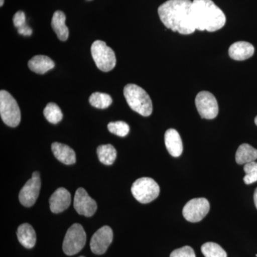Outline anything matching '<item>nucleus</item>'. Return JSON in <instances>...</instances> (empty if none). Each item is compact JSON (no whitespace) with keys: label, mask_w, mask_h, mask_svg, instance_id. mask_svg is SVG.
<instances>
[{"label":"nucleus","mask_w":257,"mask_h":257,"mask_svg":"<svg viewBox=\"0 0 257 257\" xmlns=\"http://www.w3.org/2000/svg\"><path fill=\"white\" fill-rule=\"evenodd\" d=\"M74 207L80 215L90 217L95 214L97 204L94 199L89 197L85 189L79 188L74 195Z\"/></svg>","instance_id":"11"},{"label":"nucleus","mask_w":257,"mask_h":257,"mask_svg":"<svg viewBox=\"0 0 257 257\" xmlns=\"http://www.w3.org/2000/svg\"><path fill=\"white\" fill-rule=\"evenodd\" d=\"M96 153L99 161L105 165H112L117 155L116 150L111 145H100L97 147Z\"/></svg>","instance_id":"21"},{"label":"nucleus","mask_w":257,"mask_h":257,"mask_svg":"<svg viewBox=\"0 0 257 257\" xmlns=\"http://www.w3.org/2000/svg\"><path fill=\"white\" fill-rule=\"evenodd\" d=\"M41 188V179L38 172L32 174V177L20 190L19 199L23 206L31 207L36 202Z\"/></svg>","instance_id":"10"},{"label":"nucleus","mask_w":257,"mask_h":257,"mask_svg":"<svg viewBox=\"0 0 257 257\" xmlns=\"http://www.w3.org/2000/svg\"><path fill=\"white\" fill-rule=\"evenodd\" d=\"M0 115L5 124L16 127L21 121V111L17 101L9 92H0Z\"/></svg>","instance_id":"4"},{"label":"nucleus","mask_w":257,"mask_h":257,"mask_svg":"<svg viewBox=\"0 0 257 257\" xmlns=\"http://www.w3.org/2000/svg\"><path fill=\"white\" fill-rule=\"evenodd\" d=\"M52 151L56 158L64 165H72L76 162V154L71 147L64 144L54 143Z\"/></svg>","instance_id":"16"},{"label":"nucleus","mask_w":257,"mask_h":257,"mask_svg":"<svg viewBox=\"0 0 257 257\" xmlns=\"http://www.w3.org/2000/svg\"><path fill=\"white\" fill-rule=\"evenodd\" d=\"M245 172L243 182L246 184H251L257 182V162H251L246 164L243 167Z\"/></svg>","instance_id":"26"},{"label":"nucleus","mask_w":257,"mask_h":257,"mask_svg":"<svg viewBox=\"0 0 257 257\" xmlns=\"http://www.w3.org/2000/svg\"><path fill=\"white\" fill-rule=\"evenodd\" d=\"M165 142L167 151L172 157H178L183 152L182 139L177 130L170 128L165 135Z\"/></svg>","instance_id":"14"},{"label":"nucleus","mask_w":257,"mask_h":257,"mask_svg":"<svg viewBox=\"0 0 257 257\" xmlns=\"http://www.w3.org/2000/svg\"><path fill=\"white\" fill-rule=\"evenodd\" d=\"M91 105L97 109H106L112 103L110 95L105 93L94 92L89 99Z\"/></svg>","instance_id":"23"},{"label":"nucleus","mask_w":257,"mask_h":257,"mask_svg":"<svg viewBox=\"0 0 257 257\" xmlns=\"http://www.w3.org/2000/svg\"><path fill=\"white\" fill-rule=\"evenodd\" d=\"M210 209L209 201L205 198H196L189 200L183 208L186 220L195 223L202 221Z\"/></svg>","instance_id":"9"},{"label":"nucleus","mask_w":257,"mask_h":257,"mask_svg":"<svg viewBox=\"0 0 257 257\" xmlns=\"http://www.w3.org/2000/svg\"><path fill=\"white\" fill-rule=\"evenodd\" d=\"M254 47L247 42H236L230 46L229 55L234 60L243 61L252 57Z\"/></svg>","instance_id":"15"},{"label":"nucleus","mask_w":257,"mask_h":257,"mask_svg":"<svg viewBox=\"0 0 257 257\" xmlns=\"http://www.w3.org/2000/svg\"><path fill=\"white\" fill-rule=\"evenodd\" d=\"M124 95L133 110L144 116L152 114L153 106L151 98L143 88L137 84H126L124 88Z\"/></svg>","instance_id":"3"},{"label":"nucleus","mask_w":257,"mask_h":257,"mask_svg":"<svg viewBox=\"0 0 257 257\" xmlns=\"http://www.w3.org/2000/svg\"><path fill=\"white\" fill-rule=\"evenodd\" d=\"M108 130L115 135L124 138L130 133V126L122 121H114L109 123L107 125Z\"/></svg>","instance_id":"25"},{"label":"nucleus","mask_w":257,"mask_h":257,"mask_svg":"<svg viewBox=\"0 0 257 257\" xmlns=\"http://www.w3.org/2000/svg\"><path fill=\"white\" fill-rule=\"evenodd\" d=\"M70 204V193L63 187L57 189L50 198V209L55 214H59L66 210Z\"/></svg>","instance_id":"13"},{"label":"nucleus","mask_w":257,"mask_h":257,"mask_svg":"<svg viewBox=\"0 0 257 257\" xmlns=\"http://www.w3.org/2000/svg\"><path fill=\"white\" fill-rule=\"evenodd\" d=\"M134 197L142 204H148L156 199L160 194L158 184L150 177H143L135 181L131 189Z\"/></svg>","instance_id":"6"},{"label":"nucleus","mask_w":257,"mask_h":257,"mask_svg":"<svg viewBox=\"0 0 257 257\" xmlns=\"http://www.w3.org/2000/svg\"><path fill=\"white\" fill-rule=\"evenodd\" d=\"M253 201L257 209V188L255 189L254 194H253Z\"/></svg>","instance_id":"30"},{"label":"nucleus","mask_w":257,"mask_h":257,"mask_svg":"<svg viewBox=\"0 0 257 257\" xmlns=\"http://www.w3.org/2000/svg\"><path fill=\"white\" fill-rule=\"evenodd\" d=\"M91 53L96 67L102 72H109L114 68L116 63V56L112 49L105 42L96 40L91 47Z\"/></svg>","instance_id":"5"},{"label":"nucleus","mask_w":257,"mask_h":257,"mask_svg":"<svg viewBox=\"0 0 257 257\" xmlns=\"http://www.w3.org/2000/svg\"><path fill=\"white\" fill-rule=\"evenodd\" d=\"M170 257H196V255L192 247L185 246L172 251Z\"/></svg>","instance_id":"27"},{"label":"nucleus","mask_w":257,"mask_h":257,"mask_svg":"<svg viewBox=\"0 0 257 257\" xmlns=\"http://www.w3.org/2000/svg\"><path fill=\"white\" fill-rule=\"evenodd\" d=\"M19 241L24 247L32 248L35 246L37 241L36 233L31 225L24 223L20 225L17 231Z\"/></svg>","instance_id":"18"},{"label":"nucleus","mask_w":257,"mask_h":257,"mask_svg":"<svg viewBox=\"0 0 257 257\" xmlns=\"http://www.w3.org/2000/svg\"><path fill=\"white\" fill-rule=\"evenodd\" d=\"M87 235L82 225L74 224L69 227L64 236L62 248L68 256L77 254L84 248Z\"/></svg>","instance_id":"7"},{"label":"nucleus","mask_w":257,"mask_h":257,"mask_svg":"<svg viewBox=\"0 0 257 257\" xmlns=\"http://www.w3.org/2000/svg\"><path fill=\"white\" fill-rule=\"evenodd\" d=\"M158 14L166 28L182 35H190L196 30L191 0H168L160 5Z\"/></svg>","instance_id":"1"},{"label":"nucleus","mask_w":257,"mask_h":257,"mask_svg":"<svg viewBox=\"0 0 257 257\" xmlns=\"http://www.w3.org/2000/svg\"><path fill=\"white\" fill-rule=\"evenodd\" d=\"M43 113L47 121L52 124H58L63 118V114L60 106L55 103H49L44 109Z\"/></svg>","instance_id":"22"},{"label":"nucleus","mask_w":257,"mask_h":257,"mask_svg":"<svg viewBox=\"0 0 257 257\" xmlns=\"http://www.w3.org/2000/svg\"><path fill=\"white\" fill-rule=\"evenodd\" d=\"M18 33L20 35H23L25 37L31 36L32 34V30L28 25H24L22 28L18 29Z\"/></svg>","instance_id":"29"},{"label":"nucleus","mask_w":257,"mask_h":257,"mask_svg":"<svg viewBox=\"0 0 257 257\" xmlns=\"http://www.w3.org/2000/svg\"><path fill=\"white\" fill-rule=\"evenodd\" d=\"M4 0H0V6H3V5H4Z\"/></svg>","instance_id":"31"},{"label":"nucleus","mask_w":257,"mask_h":257,"mask_svg":"<svg viewBox=\"0 0 257 257\" xmlns=\"http://www.w3.org/2000/svg\"><path fill=\"white\" fill-rule=\"evenodd\" d=\"M195 104L198 112L202 119H214L219 113V106L215 96L207 91L198 93Z\"/></svg>","instance_id":"8"},{"label":"nucleus","mask_w":257,"mask_h":257,"mask_svg":"<svg viewBox=\"0 0 257 257\" xmlns=\"http://www.w3.org/2000/svg\"><path fill=\"white\" fill-rule=\"evenodd\" d=\"M192 15L196 30L216 32L226 23V16L222 10L211 0H194Z\"/></svg>","instance_id":"2"},{"label":"nucleus","mask_w":257,"mask_h":257,"mask_svg":"<svg viewBox=\"0 0 257 257\" xmlns=\"http://www.w3.org/2000/svg\"><path fill=\"white\" fill-rule=\"evenodd\" d=\"M257 159V150L248 144L240 145L236 152V162L239 165H246Z\"/></svg>","instance_id":"20"},{"label":"nucleus","mask_w":257,"mask_h":257,"mask_svg":"<svg viewBox=\"0 0 257 257\" xmlns=\"http://www.w3.org/2000/svg\"><path fill=\"white\" fill-rule=\"evenodd\" d=\"M54 61L45 55H37L29 61L28 67L30 70L37 74H44L55 67Z\"/></svg>","instance_id":"17"},{"label":"nucleus","mask_w":257,"mask_h":257,"mask_svg":"<svg viewBox=\"0 0 257 257\" xmlns=\"http://www.w3.org/2000/svg\"><path fill=\"white\" fill-rule=\"evenodd\" d=\"M254 122H255V124H256V125L257 126V116H256V118H255Z\"/></svg>","instance_id":"32"},{"label":"nucleus","mask_w":257,"mask_h":257,"mask_svg":"<svg viewBox=\"0 0 257 257\" xmlns=\"http://www.w3.org/2000/svg\"><path fill=\"white\" fill-rule=\"evenodd\" d=\"M13 23L15 28H20L26 25V16L23 11H18L13 17Z\"/></svg>","instance_id":"28"},{"label":"nucleus","mask_w":257,"mask_h":257,"mask_svg":"<svg viewBox=\"0 0 257 257\" xmlns=\"http://www.w3.org/2000/svg\"><path fill=\"white\" fill-rule=\"evenodd\" d=\"M112 240V229L109 226H102L94 233L91 239V250L94 254H103L110 246Z\"/></svg>","instance_id":"12"},{"label":"nucleus","mask_w":257,"mask_h":257,"mask_svg":"<svg viewBox=\"0 0 257 257\" xmlns=\"http://www.w3.org/2000/svg\"><path fill=\"white\" fill-rule=\"evenodd\" d=\"M202 252L205 257H227L224 248L214 242H207L202 245Z\"/></svg>","instance_id":"24"},{"label":"nucleus","mask_w":257,"mask_h":257,"mask_svg":"<svg viewBox=\"0 0 257 257\" xmlns=\"http://www.w3.org/2000/svg\"><path fill=\"white\" fill-rule=\"evenodd\" d=\"M79 257H85V256H79Z\"/></svg>","instance_id":"33"},{"label":"nucleus","mask_w":257,"mask_h":257,"mask_svg":"<svg viewBox=\"0 0 257 257\" xmlns=\"http://www.w3.org/2000/svg\"><path fill=\"white\" fill-rule=\"evenodd\" d=\"M66 15L63 12L56 11L52 19V28L61 41H67L69 37V29L66 25Z\"/></svg>","instance_id":"19"}]
</instances>
